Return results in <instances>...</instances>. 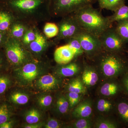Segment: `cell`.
I'll list each match as a JSON object with an SVG mask.
<instances>
[{
	"mask_svg": "<svg viewBox=\"0 0 128 128\" xmlns=\"http://www.w3.org/2000/svg\"><path fill=\"white\" fill-rule=\"evenodd\" d=\"M16 20L32 26L50 20V0H0Z\"/></svg>",
	"mask_w": 128,
	"mask_h": 128,
	"instance_id": "obj_1",
	"label": "cell"
},
{
	"mask_svg": "<svg viewBox=\"0 0 128 128\" xmlns=\"http://www.w3.org/2000/svg\"><path fill=\"white\" fill-rule=\"evenodd\" d=\"M76 20L83 30L99 37L108 28L112 26L107 17H104L98 9L87 6L74 13Z\"/></svg>",
	"mask_w": 128,
	"mask_h": 128,
	"instance_id": "obj_2",
	"label": "cell"
},
{
	"mask_svg": "<svg viewBox=\"0 0 128 128\" xmlns=\"http://www.w3.org/2000/svg\"><path fill=\"white\" fill-rule=\"evenodd\" d=\"M94 58L104 74L107 77H114L123 71L126 61L118 53L103 50Z\"/></svg>",
	"mask_w": 128,
	"mask_h": 128,
	"instance_id": "obj_3",
	"label": "cell"
},
{
	"mask_svg": "<svg viewBox=\"0 0 128 128\" xmlns=\"http://www.w3.org/2000/svg\"><path fill=\"white\" fill-rule=\"evenodd\" d=\"M3 47L8 61L13 66H22L32 60L30 53L20 40L9 36Z\"/></svg>",
	"mask_w": 128,
	"mask_h": 128,
	"instance_id": "obj_4",
	"label": "cell"
},
{
	"mask_svg": "<svg viewBox=\"0 0 128 128\" xmlns=\"http://www.w3.org/2000/svg\"><path fill=\"white\" fill-rule=\"evenodd\" d=\"M97 0H50V14L52 18H62L92 5Z\"/></svg>",
	"mask_w": 128,
	"mask_h": 128,
	"instance_id": "obj_5",
	"label": "cell"
},
{
	"mask_svg": "<svg viewBox=\"0 0 128 128\" xmlns=\"http://www.w3.org/2000/svg\"><path fill=\"white\" fill-rule=\"evenodd\" d=\"M57 25L58 34L53 41L54 44H57L62 40L66 41L76 37L82 29L74 13L62 17Z\"/></svg>",
	"mask_w": 128,
	"mask_h": 128,
	"instance_id": "obj_6",
	"label": "cell"
},
{
	"mask_svg": "<svg viewBox=\"0 0 128 128\" xmlns=\"http://www.w3.org/2000/svg\"><path fill=\"white\" fill-rule=\"evenodd\" d=\"M75 37L80 41L84 54L89 58H94L103 50L99 37L82 29Z\"/></svg>",
	"mask_w": 128,
	"mask_h": 128,
	"instance_id": "obj_7",
	"label": "cell"
},
{
	"mask_svg": "<svg viewBox=\"0 0 128 128\" xmlns=\"http://www.w3.org/2000/svg\"><path fill=\"white\" fill-rule=\"evenodd\" d=\"M99 38L103 49L112 52L120 54L126 44L113 26L105 30Z\"/></svg>",
	"mask_w": 128,
	"mask_h": 128,
	"instance_id": "obj_8",
	"label": "cell"
},
{
	"mask_svg": "<svg viewBox=\"0 0 128 128\" xmlns=\"http://www.w3.org/2000/svg\"><path fill=\"white\" fill-rule=\"evenodd\" d=\"M18 75L25 81L31 82L35 80L39 74L38 65L34 62H28L18 70Z\"/></svg>",
	"mask_w": 128,
	"mask_h": 128,
	"instance_id": "obj_9",
	"label": "cell"
},
{
	"mask_svg": "<svg viewBox=\"0 0 128 128\" xmlns=\"http://www.w3.org/2000/svg\"><path fill=\"white\" fill-rule=\"evenodd\" d=\"M54 56L56 62L60 65L68 64L75 58L74 54L66 44L57 48Z\"/></svg>",
	"mask_w": 128,
	"mask_h": 128,
	"instance_id": "obj_10",
	"label": "cell"
},
{
	"mask_svg": "<svg viewBox=\"0 0 128 128\" xmlns=\"http://www.w3.org/2000/svg\"><path fill=\"white\" fill-rule=\"evenodd\" d=\"M49 44V42H48V38L37 28L36 38L28 48L32 52L40 54L46 49Z\"/></svg>",
	"mask_w": 128,
	"mask_h": 128,
	"instance_id": "obj_11",
	"label": "cell"
},
{
	"mask_svg": "<svg viewBox=\"0 0 128 128\" xmlns=\"http://www.w3.org/2000/svg\"><path fill=\"white\" fill-rule=\"evenodd\" d=\"M0 2L2 5V8H0V30L8 33L11 26L16 19L4 4Z\"/></svg>",
	"mask_w": 128,
	"mask_h": 128,
	"instance_id": "obj_12",
	"label": "cell"
},
{
	"mask_svg": "<svg viewBox=\"0 0 128 128\" xmlns=\"http://www.w3.org/2000/svg\"><path fill=\"white\" fill-rule=\"evenodd\" d=\"M32 26L16 19L10 28L8 32L9 36L20 41L28 29Z\"/></svg>",
	"mask_w": 128,
	"mask_h": 128,
	"instance_id": "obj_13",
	"label": "cell"
},
{
	"mask_svg": "<svg viewBox=\"0 0 128 128\" xmlns=\"http://www.w3.org/2000/svg\"><path fill=\"white\" fill-rule=\"evenodd\" d=\"M58 81L50 74H46L40 78L37 82L38 87L44 91H50L57 87Z\"/></svg>",
	"mask_w": 128,
	"mask_h": 128,
	"instance_id": "obj_14",
	"label": "cell"
},
{
	"mask_svg": "<svg viewBox=\"0 0 128 128\" xmlns=\"http://www.w3.org/2000/svg\"><path fill=\"white\" fill-rule=\"evenodd\" d=\"M92 104L89 101H85L74 109L73 114L74 117L79 118H88L92 113Z\"/></svg>",
	"mask_w": 128,
	"mask_h": 128,
	"instance_id": "obj_15",
	"label": "cell"
},
{
	"mask_svg": "<svg viewBox=\"0 0 128 128\" xmlns=\"http://www.w3.org/2000/svg\"><path fill=\"white\" fill-rule=\"evenodd\" d=\"M61 65L58 69L57 72L59 74L63 76H72L78 73L80 70V65L76 62H71Z\"/></svg>",
	"mask_w": 128,
	"mask_h": 128,
	"instance_id": "obj_16",
	"label": "cell"
},
{
	"mask_svg": "<svg viewBox=\"0 0 128 128\" xmlns=\"http://www.w3.org/2000/svg\"><path fill=\"white\" fill-rule=\"evenodd\" d=\"M82 78L84 84L88 86H92L97 82L98 76L93 68L86 66L82 74Z\"/></svg>",
	"mask_w": 128,
	"mask_h": 128,
	"instance_id": "obj_17",
	"label": "cell"
},
{
	"mask_svg": "<svg viewBox=\"0 0 128 128\" xmlns=\"http://www.w3.org/2000/svg\"><path fill=\"white\" fill-rule=\"evenodd\" d=\"M106 17L112 24L120 21L128 20V6L124 5L114 12L112 16Z\"/></svg>",
	"mask_w": 128,
	"mask_h": 128,
	"instance_id": "obj_18",
	"label": "cell"
},
{
	"mask_svg": "<svg viewBox=\"0 0 128 128\" xmlns=\"http://www.w3.org/2000/svg\"><path fill=\"white\" fill-rule=\"evenodd\" d=\"M100 8L115 12L124 5L125 0H97Z\"/></svg>",
	"mask_w": 128,
	"mask_h": 128,
	"instance_id": "obj_19",
	"label": "cell"
},
{
	"mask_svg": "<svg viewBox=\"0 0 128 128\" xmlns=\"http://www.w3.org/2000/svg\"><path fill=\"white\" fill-rule=\"evenodd\" d=\"M115 28L118 34L126 44L128 43V20L117 22Z\"/></svg>",
	"mask_w": 128,
	"mask_h": 128,
	"instance_id": "obj_20",
	"label": "cell"
},
{
	"mask_svg": "<svg viewBox=\"0 0 128 128\" xmlns=\"http://www.w3.org/2000/svg\"><path fill=\"white\" fill-rule=\"evenodd\" d=\"M66 44L73 51L75 56V58L80 56L84 54V51L80 41L76 37L72 38L66 41Z\"/></svg>",
	"mask_w": 128,
	"mask_h": 128,
	"instance_id": "obj_21",
	"label": "cell"
},
{
	"mask_svg": "<svg viewBox=\"0 0 128 128\" xmlns=\"http://www.w3.org/2000/svg\"><path fill=\"white\" fill-rule=\"evenodd\" d=\"M59 28L56 24L47 22L44 28V33L46 38L49 39L55 38L58 34Z\"/></svg>",
	"mask_w": 128,
	"mask_h": 128,
	"instance_id": "obj_22",
	"label": "cell"
},
{
	"mask_svg": "<svg viewBox=\"0 0 128 128\" xmlns=\"http://www.w3.org/2000/svg\"><path fill=\"white\" fill-rule=\"evenodd\" d=\"M37 28L36 26H31L28 29L20 40L26 48H28L30 44L35 39Z\"/></svg>",
	"mask_w": 128,
	"mask_h": 128,
	"instance_id": "obj_23",
	"label": "cell"
},
{
	"mask_svg": "<svg viewBox=\"0 0 128 128\" xmlns=\"http://www.w3.org/2000/svg\"><path fill=\"white\" fill-rule=\"evenodd\" d=\"M69 92L82 94L86 92V88L81 81L79 79H75L70 82L68 86Z\"/></svg>",
	"mask_w": 128,
	"mask_h": 128,
	"instance_id": "obj_24",
	"label": "cell"
},
{
	"mask_svg": "<svg viewBox=\"0 0 128 128\" xmlns=\"http://www.w3.org/2000/svg\"><path fill=\"white\" fill-rule=\"evenodd\" d=\"M10 98L13 103L18 105H24L29 100V97L27 95L19 92L12 93L10 96Z\"/></svg>",
	"mask_w": 128,
	"mask_h": 128,
	"instance_id": "obj_25",
	"label": "cell"
},
{
	"mask_svg": "<svg viewBox=\"0 0 128 128\" xmlns=\"http://www.w3.org/2000/svg\"><path fill=\"white\" fill-rule=\"evenodd\" d=\"M118 87L114 83H107L102 86L100 89L101 94L105 96L115 95L118 92Z\"/></svg>",
	"mask_w": 128,
	"mask_h": 128,
	"instance_id": "obj_26",
	"label": "cell"
},
{
	"mask_svg": "<svg viewBox=\"0 0 128 128\" xmlns=\"http://www.w3.org/2000/svg\"><path fill=\"white\" fill-rule=\"evenodd\" d=\"M40 118L39 112L34 108L28 112L25 116V120L28 124L37 123L39 121Z\"/></svg>",
	"mask_w": 128,
	"mask_h": 128,
	"instance_id": "obj_27",
	"label": "cell"
},
{
	"mask_svg": "<svg viewBox=\"0 0 128 128\" xmlns=\"http://www.w3.org/2000/svg\"><path fill=\"white\" fill-rule=\"evenodd\" d=\"M11 112L8 105L6 104L0 105V124L9 121Z\"/></svg>",
	"mask_w": 128,
	"mask_h": 128,
	"instance_id": "obj_28",
	"label": "cell"
},
{
	"mask_svg": "<svg viewBox=\"0 0 128 128\" xmlns=\"http://www.w3.org/2000/svg\"><path fill=\"white\" fill-rule=\"evenodd\" d=\"M56 104L58 110L60 113L65 114L68 111L70 104L64 96H61L58 98Z\"/></svg>",
	"mask_w": 128,
	"mask_h": 128,
	"instance_id": "obj_29",
	"label": "cell"
},
{
	"mask_svg": "<svg viewBox=\"0 0 128 128\" xmlns=\"http://www.w3.org/2000/svg\"><path fill=\"white\" fill-rule=\"evenodd\" d=\"M118 109L122 119L128 122V103L124 102H120L118 105Z\"/></svg>",
	"mask_w": 128,
	"mask_h": 128,
	"instance_id": "obj_30",
	"label": "cell"
},
{
	"mask_svg": "<svg viewBox=\"0 0 128 128\" xmlns=\"http://www.w3.org/2000/svg\"><path fill=\"white\" fill-rule=\"evenodd\" d=\"M112 108V103L107 100L100 99L97 104V108L98 111L102 112H108L110 111Z\"/></svg>",
	"mask_w": 128,
	"mask_h": 128,
	"instance_id": "obj_31",
	"label": "cell"
},
{
	"mask_svg": "<svg viewBox=\"0 0 128 128\" xmlns=\"http://www.w3.org/2000/svg\"><path fill=\"white\" fill-rule=\"evenodd\" d=\"M11 84V80L7 76H0V94H3Z\"/></svg>",
	"mask_w": 128,
	"mask_h": 128,
	"instance_id": "obj_32",
	"label": "cell"
},
{
	"mask_svg": "<svg viewBox=\"0 0 128 128\" xmlns=\"http://www.w3.org/2000/svg\"><path fill=\"white\" fill-rule=\"evenodd\" d=\"M70 106L73 108L79 102L80 99V94L72 92H70L67 94Z\"/></svg>",
	"mask_w": 128,
	"mask_h": 128,
	"instance_id": "obj_33",
	"label": "cell"
},
{
	"mask_svg": "<svg viewBox=\"0 0 128 128\" xmlns=\"http://www.w3.org/2000/svg\"><path fill=\"white\" fill-rule=\"evenodd\" d=\"M52 102V98L50 95H44L40 97L38 99V102L40 105L42 107L49 106Z\"/></svg>",
	"mask_w": 128,
	"mask_h": 128,
	"instance_id": "obj_34",
	"label": "cell"
},
{
	"mask_svg": "<svg viewBox=\"0 0 128 128\" xmlns=\"http://www.w3.org/2000/svg\"><path fill=\"white\" fill-rule=\"evenodd\" d=\"M87 118H80L74 124V127L76 128H90L92 124L90 121Z\"/></svg>",
	"mask_w": 128,
	"mask_h": 128,
	"instance_id": "obj_35",
	"label": "cell"
},
{
	"mask_svg": "<svg viewBox=\"0 0 128 128\" xmlns=\"http://www.w3.org/2000/svg\"><path fill=\"white\" fill-rule=\"evenodd\" d=\"M96 127L98 128H116L117 126L114 122L108 120H102L96 124Z\"/></svg>",
	"mask_w": 128,
	"mask_h": 128,
	"instance_id": "obj_36",
	"label": "cell"
},
{
	"mask_svg": "<svg viewBox=\"0 0 128 128\" xmlns=\"http://www.w3.org/2000/svg\"><path fill=\"white\" fill-rule=\"evenodd\" d=\"M60 124L58 121L55 119H51L48 121L45 126L46 128H60Z\"/></svg>",
	"mask_w": 128,
	"mask_h": 128,
	"instance_id": "obj_37",
	"label": "cell"
},
{
	"mask_svg": "<svg viewBox=\"0 0 128 128\" xmlns=\"http://www.w3.org/2000/svg\"><path fill=\"white\" fill-rule=\"evenodd\" d=\"M9 37L8 33L0 30V47L4 46Z\"/></svg>",
	"mask_w": 128,
	"mask_h": 128,
	"instance_id": "obj_38",
	"label": "cell"
},
{
	"mask_svg": "<svg viewBox=\"0 0 128 128\" xmlns=\"http://www.w3.org/2000/svg\"><path fill=\"white\" fill-rule=\"evenodd\" d=\"M12 127V123L10 121H6L0 124V128H11Z\"/></svg>",
	"mask_w": 128,
	"mask_h": 128,
	"instance_id": "obj_39",
	"label": "cell"
},
{
	"mask_svg": "<svg viewBox=\"0 0 128 128\" xmlns=\"http://www.w3.org/2000/svg\"><path fill=\"white\" fill-rule=\"evenodd\" d=\"M41 127V124L38 123L35 124H29L28 125L25 126L24 128H39Z\"/></svg>",
	"mask_w": 128,
	"mask_h": 128,
	"instance_id": "obj_40",
	"label": "cell"
},
{
	"mask_svg": "<svg viewBox=\"0 0 128 128\" xmlns=\"http://www.w3.org/2000/svg\"><path fill=\"white\" fill-rule=\"evenodd\" d=\"M4 64V58L1 53L0 52V71L2 69Z\"/></svg>",
	"mask_w": 128,
	"mask_h": 128,
	"instance_id": "obj_41",
	"label": "cell"
},
{
	"mask_svg": "<svg viewBox=\"0 0 128 128\" xmlns=\"http://www.w3.org/2000/svg\"><path fill=\"white\" fill-rule=\"evenodd\" d=\"M123 82L124 87L126 88L127 91L128 92V74L124 77Z\"/></svg>",
	"mask_w": 128,
	"mask_h": 128,
	"instance_id": "obj_42",
	"label": "cell"
}]
</instances>
